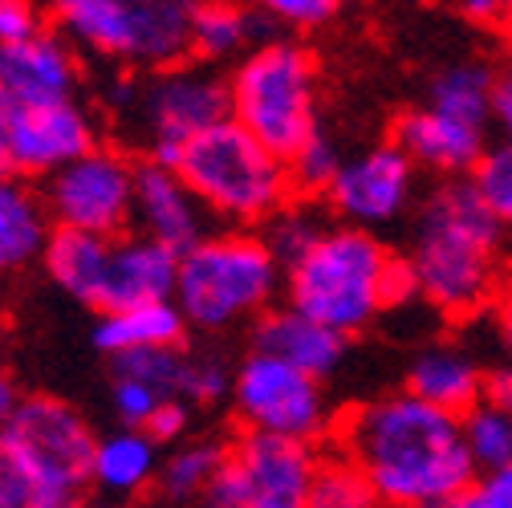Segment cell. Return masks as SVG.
I'll list each match as a JSON object with an SVG mask.
<instances>
[{"mask_svg": "<svg viewBox=\"0 0 512 508\" xmlns=\"http://www.w3.org/2000/svg\"><path fill=\"white\" fill-rule=\"evenodd\" d=\"M49 236L53 220L37 187L17 175H0V277L41 261Z\"/></svg>", "mask_w": 512, "mask_h": 508, "instance_id": "cell-23", "label": "cell"}, {"mask_svg": "<svg viewBox=\"0 0 512 508\" xmlns=\"http://www.w3.org/2000/svg\"><path fill=\"white\" fill-rule=\"evenodd\" d=\"M504 0H468L464 5V17H472L476 25L484 29H504Z\"/></svg>", "mask_w": 512, "mask_h": 508, "instance_id": "cell-44", "label": "cell"}, {"mask_svg": "<svg viewBox=\"0 0 512 508\" xmlns=\"http://www.w3.org/2000/svg\"><path fill=\"white\" fill-rule=\"evenodd\" d=\"M415 297V281L403 257L370 232L330 228L285 273V305L305 313L342 338L366 330L378 313Z\"/></svg>", "mask_w": 512, "mask_h": 508, "instance_id": "cell-3", "label": "cell"}, {"mask_svg": "<svg viewBox=\"0 0 512 508\" xmlns=\"http://www.w3.org/2000/svg\"><path fill=\"white\" fill-rule=\"evenodd\" d=\"M334 439L378 508H447L476 480L460 415L427 407L407 391L354 407L338 419Z\"/></svg>", "mask_w": 512, "mask_h": 508, "instance_id": "cell-1", "label": "cell"}, {"mask_svg": "<svg viewBox=\"0 0 512 508\" xmlns=\"http://www.w3.org/2000/svg\"><path fill=\"white\" fill-rule=\"evenodd\" d=\"M159 464H163L159 443L147 431L118 427L110 435H98L94 456H90V492L114 504H126L155 488Z\"/></svg>", "mask_w": 512, "mask_h": 508, "instance_id": "cell-20", "label": "cell"}, {"mask_svg": "<svg viewBox=\"0 0 512 508\" xmlns=\"http://www.w3.org/2000/svg\"><path fill=\"white\" fill-rule=\"evenodd\" d=\"M484 399H488V403H496V407H504V411L512 415V366H500V370H492V374H488V383H484Z\"/></svg>", "mask_w": 512, "mask_h": 508, "instance_id": "cell-43", "label": "cell"}, {"mask_svg": "<svg viewBox=\"0 0 512 508\" xmlns=\"http://www.w3.org/2000/svg\"><path fill=\"white\" fill-rule=\"evenodd\" d=\"M326 232H330L326 212L313 200H289L273 220H265L261 228H256V236H261L265 248H269V257L281 265V273H289Z\"/></svg>", "mask_w": 512, "mask_h": 508, "instance_id": "cell-28", "label": "cell"}, {"mask_svg": "<svg viewBox=\"0 0 512 508\" xmlns=\"http://www.w3.org/2000/svg\"><path fill=\"white\" fill-rule=\"evenodd\" d=\"M492 82H496V70H488L484 61H456V66H447L431 82L427 106L456 118V122L488 131L492 126Z\"/></svg>", "mask_w": 512, "mask_h": 508, "instance_id": "cell-27", "label": "cell"}, {"mask_svg": "<svg viewBox=\"0 0 512 508\" xmlns=\"http://www.w3.org/2000/svg\"><path fill=\"white\" fill-rule=\"evenodd\" d=\"M41 265L61 293H70L74 301H82L90 309H102V289H106V269H110L106 236L53 228V236L41 252Z\"/></svg>", "mask_w": 512, "mask_h": 508, "instance_id": "cell-24", "label": "cell"}, {"mask_svg": "<svg viewBox=\"0 0 512 508\" xmlns=\"http://www.w3.org/2000/svg\"><path fill=\"white\" fill-rule=\"evenodd\" d=\"M0 350H5V334H0Z\"/></svg>", "mask_w": 512, "mask_h": 508, "instance_id": "cell-48", "label": "cell"}, {"mask_svg": "<svg viewBox=\"0 0 512 508\" xmlns=\"http://www.w3.org/2000/svg\"><path fill=\"white\" fill-rule=\"evenodd\" d=\"M484 383L476 358L456 342L427 346L407 370V395L447 415H468L484 399Z\"/></svg>", "mask_w": 512, "mask_h": 508, "instance_id": "cell-21", "label": "cell"}, {"mask_svg": "<svg viewBox=\"0 0 512 508\" xmlns=\"http://www.w3.org/2000/svg\"><path fill=\"white\" fill-rule=\"evenodd\" d=\"M317 460L305 443L240 431L200 508H305Z\"/></svg>", "mask_w": 512, "mask_h": 508, "instance_id": "cell-12", "label": "cell"}, {"mask_svg": "<svg viewBox=\"0 0 512 508\" xmlns=\"http://www.w3.org/2000/svg\"><path fill=\"white\" fill-rule=\"evenodd\" d=\"M488 317H492V338L504 354V366H512V281H504V289L488 305Z\"/></svg>", "mask_w": 512, "mask_h": 508, "instance_id": "cell-42", "label": "cell"}, {"mask_svg": "<svg viewBox=\"0 0 512 508\" xmlns=\"http://www.w3.org/2000/svg\"><path fill=\"white\" fill-rule=\"evenodd\" d=\"M17 407H21V391H17V383L13 378L0 370V431L9 427V419L17 415Z\"/></svg>", "mask_w": 512, "mask_h": 508, "instance_id": "cell-45", "label": "cell"}, {"mask_svg": "<svg viewBox=\"0 0 512 508\" xmlns=\"http://www.w3.org/2000/svg\"><path fill=\"white\" fill-rule=\"evenodd\" d=\"M49 25L122 74H163L191 61V5L183 0H61Z\"/></svg>", "mask_w": 512, "mask_h": 508, "instance_id": "cell-5", "label": "cell"}, {"mask_svg": "<svg viewBox=\"0 0 512 508\" xmlns=\"http://www.w3.org/2000/svg\"><path fill=\"white\" fill-rule=\"evenodd\" d=\"M232 395V370L212 358V354H191V366H187V391H183V403L191 407H212L220 399Z\"/></svg>", "mask_w": 512, "mask_h": 508, "instance_id": "cell-34", "label": "cell"}, {"mask_svg": "<svg viewBox=\"0 0 512 508\" xmlns=\"http://www.w3.org/2000/svg\"><path fill=\"white\" fill-rule=\"evenodd\" d=\"M265 13L273 17V25L285 33H313L322 29L326 21H334L338 5L334 0H269Z\"/></svg>", "mask_w": 512, "mask_h": 508, "instance_id": "cell-35", "label": "cell"}, {"mask_svg": "<svg viewBox=\"0 0 512 508\" xmlns=\"http://www.w3.org/2000/svg\"><path fill=\"white\" fill-rule=\"evenodd\" d=\"M224 456H228V443H220V439H187L183 448L163 456L155 488H151L155 500L163 508H187V504L200 508V500L212 488Z\"/></svg>", "mask_w": 512, "mask_h": 508, "instance_id": "cell-26", "label": "cell"}, {"mask_svg": "<svg viewBox=\"0 0 512 508\" xmlns=\"http://www.w3.org/2000/svg\"><path fill=\"white\" fill-rule=\"evenodd\" d=\"M415 167L439 171V175H472L480 159L488 155V131L468 122H456L431 106L407 110L395 122V139H391Z\"/></svg>", "mask_w": 512, "mask_h": 508, "instance_id": "cell-17", "label": "cell"}, {"mask_svg": "<svg viewBox=\"0 0 512 508\" xmlns=\"http://www.w3.org/2000/svg\"><path fill=\"white\" fill-rule=\"evenodd\" d=\"M472 192L484 200V208L512 232V143L488 147L480 167L472 171Z\"/></svg>", "mask_w": 512, "mask_h": 508, "instance_id": "cell-33", "label": "cell"}, {"mask_svg": "<svg viewBox=\"0 0 512 508\" xmlns=\"http://www.w3.org/2000/svg\"><path fill=\"white\" fill-rule=\"evenodd\" d=\"M0 508H33L29 480L17 468V460L5 452V443H0Z\"/></svg>", "mask_w": 512, "mask_h": 508, "instance_id": "cell-40", "label": "cell"}, {"mask_svg": "<svg viewBox=\"0 0 512 508\" xmlns=\"http://www.w3.org/2000/svg\"><path fill=\"white\" fill-rule=\"evenodd\" d=\"M208 212L191 196V187L179 179L175 167L147 163L139 159L135 171V232L163 244L175 257H187L196 244H204L208 232Z\"/></svg>", "mask_w": 512, "mask_h": 508, "instance_id": "cell-16", "label": "cell"}, {"mask_svg": "<svg viewBox=\"0 0 512 508\" xmlns=\"http://www.w3.org/2000/svg\"><path fill=\"white\" fill-rule=\"evenodd\" d=\"M460 431H464V448L472 456L476 476L512 468V415L504 407L480 399L468 415H460Z\"/></svg>", "mask_w": 512, "mask_h": 508, "instance_id": "cell-29", "label": "cell"}, {"mask_svg": "<svg viewBox=\"0 0 512 508\" xmlns=\"http://www.w3.org/2000/svg\"><path fill=\"white\" fill-rule=\"evenodd\" d=\"M0 443L25 472L33 508H86L90 456L98 443L86 415L53 395H29L0 431Z\"/></svg>", "mask_w": 512, "mask_h": 508, "instance_id": "cell-9", "label": "cell"}, {"mask_svg": "<svg viewBox=\"0 0 512 508\" xmlns=\"http://www.w3.org/2000/svg\"><path fill=\"white\" fill-rule=\"evenodd\" d=\"M187 427H191V403H183V399H163L159 411H155V419L147 423V435L163 448V443H179V439L187 435Z\"/></svg>", "mask_w": 512, "mask_h": 508, "instance_id": "cell-39", "label": "cell"}, {"mask_svg": "<svg viewBox=\"0 0 512 508\" xmlns=\"http://www.w3.org/2000/svg\"><path fill=\"white\" fill-rule=\"evenodd\" d=\"M305 508H378V500L350 460L326 456V460H317Z\"/></svg>", "mask_w": 512, "mask_h": 508, "instance_id": "cell-32", "label": "cell"}, {"mask_svg": "<svg viewBox=\"0 0 512 508\" xmlns=\"http://www.w3.org/2000/svg\"><path fill=\"white\" fill-rule=\"evenodd\" d=\"M175 171L191 187V196L204 204V212L232 224V232L261 228L289 200H297L285 159L240 131L232 118L191 139L179 151Z\"/></svg>", "mask_w": 512, "mask_h": 508, "instance_id": "cell-4", "label": "cell"}, {"mask_svg": "<svg viewBox=\"0 0 512 508\" xmlns=\"http://www.w3.org/2000/svg\"><path fill=\"white\" fill-rule=\"evenodd\" d=\"M175 277H179V257L163 244L126 232L110 240V269H106V289H102V309H131V305H151V301H171L175 297Z\"/></svg>", "mask_w": 512, "mask_h": 508, "instance_id": "cell-18", "label": "cell"}, {"mask_svg": "<svg viewBox=\"0 0 512 508\" xmlns=\"http://www.w3.org/2000/svg\"><path fill=\"white\" fill-rule=\"evenodd\" d=\"M0 175H9V106L0 102Z\"/></svg>", "mask_w": 512, "mask_h": 508, "instance_id": "cell-46", "label": "cell"}, {"mask_svg": "<svg viewBox=\"0 0 512 508\" xmlns=\"http://www.w3.org/2000/svg\"><path fill=\"white\" fill-rule=\"evenodd\" d=\"M183 334H187V322H183V313L175 309V301H151V305L98 313V326H94V342L110 358L183 346Z\"/></svg>", "mask_w": 512, "mask_h": 508, "instance_id": "cell-25", "label": "cell"}, {"mask_svg": "<svg viewBox=\"0 0 512 508\" xmlns=\"http://www.w3.org/2000/svg\"><path fill=\"white\" fill-rule=\"evenodd\" d=\"M110 403H114V415L122 419V427L131 431H147V423L155 419L159 411V395L143 383H131V378H114V391H110Z\"/></svg>", "mask_w": 512, "mask_h": 508, "instance_id": "cell-36", "label": "cell"}, {"mask_svg": "<svg viewBox=\"0 0 512 508\" xmlns=\"http://www.w3.org/2000/svg\"><path fill=\"white\" fill-rule=\"evenodd\" d=\"M504 236L508 228L484 208L472 183H443L423 200L407 269L415 297L447 317H472L504 289Z\"/></svg>", "mask_w": 512, "mask_h": 508, "instance_id": "cell-2", "label": "cell"}, {"mask_svg": "<svg viewBox=\"0 0 512 508\" xmlns=\"http://www.w3.org/2000/svg\"><path fill=\"white\" fill-rule=\"evenodd\" d=\"M447 508H512V468L480 472Z\"/></svg>", "mask_w": 512, "mask_h": 508, "instance_id": "cell-37", "label": "cell"}, {"mask_svg": "<svg viewBox=\"0 0 512 508\" xmlns=\"http://www.w3.org/2000/svg\"><path fill=\"white\" fill-rule=\"evenodd\" d=\"M187 366H191V354L183 346H167V350H143V354L114 358V378L143 383L159 399H183V391H187Z\"/></svg>", "mask_w": 512, "mask_h": 508, "instance_id": "cell-31", "label": "cell"}, {"mask_svg": "<svg viewBox=\"0 0 512 508\" xmlns=\"http://www.w3.org/2000/svg\"><path fill=\"white\" fill-rule=\"evenodd\" d=\"M281 277V265L269 257L256 232H212L187 257H179L171 301L183 313L187 330L220 334L248 317L261 322L273 309Z\"/></svg>", "mask_w": 512, "mask_h": 508, "instance_id": "cell-6", "label": "cell"}, {"mask_svg": "<svg viewBox=\"0 0 512 508\" xmlns=\"http://www.w3.org/2000/svg\"><path fill=\"white\" fill-rule=\"evenodd\" d=\"M342 163H346V159H342V147L322 131V126H317V131L285 159L293 196H297V200H317V196L326 200V192H330V183L338 179Z\"/></svg>", "mask_w": 512, "mask_h": 508, "instance_id": "cell-30", "label": "cell"}, {"mask_svg": "<svg viewBox=\"0 0 512 508\" xmlns=\"http://www.w3.org/2000/svg\"><path fill=\"white\" fill-rule=\"evenodd\" d=\"M135 171L139 159H131L122 147L98 143L90 155L45 179L41 200L53 228L106 240L126 236L135 228Z\"/></svg>", "mask_w": 512, "mask_h": 508, "instance_id": "cell-11", "label": "cell"}, {"mask_svg": "<svg viewBox=\"0 0 512 508\" xmlns=\"http://www.w3.org/2000/svg\"><path fill=\"white\" fill-rule=\"evenodd\" d=\"M411 200H415V163L395 143H378L346 159L326 192V208L338 220H346V228L370 236L374 228L395 224L411 208Z\"/></svg>", "mask_w": 512, "mask_h": 508, "instance_id": "cell-13", "label": "cell"}, {"mask_svg": "<svg viewBox=\"0 0 512 508\" xmlns=\"http://www.w3.org/2000/svg\"><path fill=\"white\" fill-rule=\"evenodd\" d=\"M232 407L248 435H269L317 448V439L334 435L338 419L330 411L326 387L317 378L285 366L269 354H244L232 370Z\"/></svg>", "mask_w": 512, "mask_h": 508, "instance_id": "cell-10", "label": "cell"}, {"mask_svg": "<svg viewBox=\"0 0 512 508\" xmlns=\"http://www.w3.org/2000/svg\"><path fill=\"white\" fill-rule=\"evenodd\" d=\"M106 102L135 131L147 163L175 167L191 139L228 122V78L200 61H183L163 74H122Z\"/></svg>", "mask_w": 512, "mask_h": 508, "instance_id": "cell-7", "label": "cell"}, {"mask_svg": "<svg viewBox=\"0 0 512 508\" xmlns=\"http://www.w3.org/2000/svg\"><path fill=\"white\" fill-rule=\"evenodd\" d=\"M82 86V53L45 25L21 45H0V102L13 110L74 102Z\"/></svg>", "mask_w": 512, "mask_h": 508, "instance_id": "cell-15", "label": "cell"}, {"mask_svg": "<svg viewBox=\"0 0 512 508\" xmlns=\"http://www.w3.org/2000/svg\"><path fill=\"white\" fill-rule=\"evenodd\" d=\"M281 29L265 9H240V5H191V61L200 66H220V61H240L244 53L277 41Z\"/></svg>", "mask_w": 512, "mask_h": 508, "instance_id": "cell-22", "label": "cell"}, {"mask_svg": "<svg viewBox=\"0 0 512 508\" xmlns=\"http://www.w3.org/2000/svg\"><path fill=\"white\" fill-rule=\"evenodd\" d=\"M98 147V118L74 98L9 114V175L53 179Z\"/></svg>", "mask_w": 512, "mask_h": 508, "instance_id": "cell-14", "label": "cell"}, {"mask_svg": "<svg viewBox=\"0 0 512 508\" xmlns=\"http://www.w3.org/2000/svg\"><path fill=\"white\" fill-rule=\"evenodd\" d=\"M492 126L500 131V143H512V57L496 70L492 82Z\"/></svg>", "mask_w": 512, "mask_h": 508, "instance_id": "cell-41", "label": "cell"}, {"mask_svg": "<svg viewBox=\"0 0 512 508\" xmlns=\"http://www.w3.org/2000/svg\"><path fill=\"white\" fill-rule=\"evenodd\" d=\"M504 33H508V37H512V5H508V9H504Z\"/></svg>", "mask_w": 512, "mask_h": 508, "instance_id": "cell-47", "label": "cell"}, {"mask_svg": "<svg viewBox=\"0 0 512 508\" xmlns=\"http://www.w3.org/2000/svg\"><path fill=\"white\" fill-rule=\"evenodd\" d=\"M252 350L256 354H269V358H281L285 366L309 374V378H330L342 362H346V350H350V338L326 330L309 322L305 313L289 309V305H277L269 309L261 322L252 330Z\"/></svg>", "mask_w": 512, "mask_h": 508, "instance_id": "cell-19", "label": "cell"}, {"mask_svg": "<svg viewBox=\"0 0 512 508\" xmlns=\"http://www.w3.org/2000/svg\"><path fill=\"white\" fill-rule=\"evenodd\" d=\"M228 118L289 159L317 131V57L293 37L244 53L228 74Z\"/></svg>", "mask_w": 512, "mask_h": 508, "instance_id": "cell-8", "label": "cell"}, {"mask_svg": "<svg viewBox=\"0 0 512 508\" xmlns=\"http://www.w3.org/2000/svg\"><path fill=\"white\" fill-rule=\"evenodd\" d=\"M49 25V9H37L29 0H0V45H21Z\"/></svg>", "mask_w": 512, "mask_h": 508, "instance_id": "cell-38", "label": "cell"}]
</instances>
